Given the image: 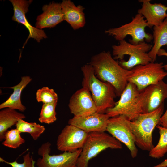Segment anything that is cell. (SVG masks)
<instances>
[{
	"label": "cell",
	"instance_id": "cell-1",
	"mask_svg": "<svg viewBox=\"0 0 167 167\" xmlns=\"http://www.w3.org/2000/svg\"><path fill=\"white\" fill-rule=\"evenodd\" d=\"M89 64L93 67L96 76L112 85L116 96L120 97L128 83L131 70L122 67L109 52L103 51L93 56Z\"/></svg>",
	"mask_w": 167,
	"mask_h": 167
},
{
	"label": "cell",
	"instance_id": "cell-2",
	"mask_svg": "<svg viewBox=\"0 0 167 167\" xmlns=\"http://www.w3.org/2000/svg\"><path fill=\"white\" fill-rule=\"evenodd\" d=\"M81 69L83 75L82 86L86 87L90 92L96 107V112L105 113L108 109L115 105L114 99L117 96L114 88L109 83L99 79L89 63L83 66Z\"/></svg>",
	"mask_w": 167,
	"mask_h": 167
},
{
	"label": "cell",
	"instance_id": "cell-3",
	"mask_svg": "<svg viewBox=\"0 0 167 167\" xmlns=\"http://www.w3.org/2000/svg\"><path fill=\"white\" fill-rule=\"evenodd\" d=\"M163 104L156 110L149 113H141L130 122V126L135 139V145L143 151H151L154 147L152 133L159 125L164 110Z\"/></svg>",
	"mask_w": 167,
	"mask_h": 167
},
{
	"label": "cell",
	"instance_id": "cell-4",
	"mask_svg": "<svg viewBox=\"0 0 167 167\" xmlns=\"http://www.w3.org/2000/svg\"><path fill=\"white\" fill-rule=\"evenodd\" d=\"M152 45L146 42L133 45L125 40L119 41L117 45L112 46V55L120 65L127 70H130L139 65H144L152 62L148 54Z\"/></svg>",
	"mask_w": 167,
	"mask_h": 167
},
{
	"label": "cell",
	"instance_id": "cell-5",
	"mask_svg": "<svg viewBox=\"0 0 167 167\" xmlns=\"http://www.w3.org/2000/svg\"><path fill=\"white\" fill-rule=\"evenodd\" d=\"M108 148L120 149L122 145L119 141L105 132L88 133L77 160V166L88 167L90 160Z\"/></svg>",
	"mask_w": 167,
	"mask_h": 167
},
{
	"label": "cell",
	"instance_id": "cell-6",
	"mask_svg": "<svg viewBox=\"0 0 167 167\" xmlns=\"http://www.w3.org/2000/svg\"><path fill=\"white\" fill-rule=\"evenodd\" d=\"M140 92L134 84L128 82L119 100L105 113L110 118L122 115L130 121L134 120L141 113L139 104Z\"/></svg>",
	"mask_w": 167,
	"mask_h": 167
},
{
	"label": "cell",
	"instance_id": "cell-7",
	"mask_svg": "<svg viewBox=\"0 0 167 167\" xmlns=\"http://www.w3.org/2000/svg\"><path fill=\"white\" fill-rule=\"evenodd\" d=\"M148 25L144 17L137 13L130 22L118 27L109 28L105 30V33L113 36L119 41L125 40L127 35H130L132 39L129 40V43L137 45L143 42H149L153 40L152 35L145 31Z\"/></svg>",
	"mask_w": 167,
	"mask_h": 167
},
{
	"label": "cell",
	"instance_id": "cell-8",
	"mask_svg": "<svg viewBox=\"0 0 167 167\" xmlns=\"http://www.w3.org/2000/svg\"><path fill=\"white\" fill-rule=\"evenodd\" d=\"M131 70L128 82L134 84L140 91L150 85L157 84L167 76L162 62H150L137 66Z\"/></svg>",
	"mask_w": 167,
	"mask_h": 167
},
{
	"label": "cell",
	"instance_id": "cell-9",
	"mask_svg": "<svg viewBox=\"0 0 167 167\" xmlns=\"http://www.w3.org/2000/svg\"><path fill=\"white\" fill-rule=\"evenodd\" d=\"M51 143L47 142L39 148L38 154L41 158L36 162L37 167H78L77 162L82 148L73 152H64L60 154L51 155Z\"/></svg>",
	"mask_w": 167,
	"mask_h": 167
},
{
	"label": "cell",
	"instance_id": "cell-10",
	"mask_svg": "<svg viewBox=\"0 0 167 167\" xmlns=\"http://www.w3.org/2000/svg\"><path fill=\"white\" fill-rule=\"evenodd\" d=\"M131 121L122 115L109 118L106 131L128 148L133 158L136 157L138 150L135 139L130 126Z\"/></svg>",
	"mask_w": 167,
	"mask_h": 167
},
{
	"label": "cell",
	"instance_id": "cell-11",
	"mask_svg": "<svg viewBox=\"0 0 167 167\" xmlns=\"http://www.w3.org/2000/svg\"><path fill=\"white\" fill-rule=\"evenodd\" d=\"M167 98V84L162 80L141 91L139 103L141 113H149L158 109Z\"/></svg>",
	"mask_w": 167,
	"mask_h": 167
},
{
	"label": "cell",
	"instance_id": "cell-12",
	"mask_svg": "<svg viewBox=\"0 0 167 167\" xmlns=\"http://www.w3.org/2000/svg\"><path fill=\"white\" fill-rule=\"evenodd\" d=\"M88 134L76 126L68 124L58 137L57 148L62 152H71L82 148Z\"/></svg>",
	"mask_w": 167,
	"mask_h": 167
},
{
	"label": "cell",
	"instance_id": "cell-13",
	"mask_svg": "<svg viewBox=\"0 0 167 167\" xmlns=\"http://www.w3.org/2000/svg\"><path fill=\"white\" fill-rule=\"evenodd\" d=\"M9 1L12 3L13 7L14 14L12 18V20L24 25L29 32L23 48L30 38H33L39 42L41 40L47 37L44 30L32 26L26 17L25 14L28 11V7L32 0H10Z\"/></svg>",
	"mask_w": 167,
	"mask_h": 167
},
{
	"label": "cell",
	"instance_id": "cell-14",
	"mask_svg": "<svg viewBox=\"0 0 167 167\" xmlns=\"http://www.w3.org/2000/svg\"><path fill=\"white\" fill-rule=\"evenodd\" d=\"M68 107L71 113L75 116H85L97 111L90 92L86 87L84 86L71 96Z\"/></svg>",
	"mask_w": 167,
	"mask_h": 167
},
{
	"label": "cell",
	"instance_id": "cell-15",
	"mask_svg": "<svg viewBox=\"0 0 167 167\" xmlns=\"http://www.w3.org/2000/svg\"><path fill=\"white\" fill-rule=\"evenodd\" d=\"M110 118L106 114L96 112L84 116H74L68 121L69 125L76 126L88 133L106 131Z\"/></svg>",
	"mask_w": 167,
	"mask_h": 167
},
{
	"label": "cell",
	"instance_id": "cell-16",
	"mask_svg": "<svg viewBox=\"0 0 167 167\" xmlns=\"http://www.w3.org/2000/svg\"><path fill=\"white\" fill-rule=\"evenodd\" d=\"M141 7L138 13L146 19L148 27L152 28L161 24L167 18V6L161 3H152L149 0H141Z\"/></svg>",
	"mask_w": 167,
	"mask_h": 167
},
{
	"label": "cell",
	"instance_id": "cell-17",
	"mask_svg": "<svg viewBox=\"0 0 167 167\" xmlns=\"http://www.w3.org/2000/svg\"><path fill=\"white\" fill-rule=\"evenodd\" d=\"M43 12L36 18L35 25L39 29L55 27L64 21L61 3L53 2L43 6Z\"/></svg>",
	"mask_w": 167,
	"mask_h": 167
},
{
	"label": "cell",
	"instance_id": "cell-18",
	"mask_svg": "<svg viewBox=\"0 0 167 167\" xmlns=\"http://www.w3.org/2000/svg\"><path fill=\"white\" fill-rule=\"evenodd\" d=\"M64 20L76 30L84 27L86 23L84 8L76 6L70 0H63L61 3Z\"/></svg>",
	"mask_w": 167,
	"mask_h": 167
},
{
	"label": "cell",
	"instance_id": "cell-19",
	"mask_svg": "<svg viewBox=\"0 0 167 167\" xmlns=\"http://www.w3.org/2000/svg\"><path fill=\"white\" fill-rule=\"evenodd\" d=\"M32 80V78L28 76H22L18 84L10 88L13 89V92L6 101L0 105V109L8 108L24 112L26 108L22 103L21 94L23 90Z\"/></svg>",
	"mask_w": 167,
	"mask_h": 167
},
{
	"label": "cell",
	"instance_id": "cell-20",
	"mask_svg": "<svg viewBox=\"0 0 167 167\" xmlns=\"http://www.w3.org/2000/svg\"><path fill=\"white\" fill-rule=\"evenodd\" d=\"M153 45L148 54L154 62L157 54L161 47L167 45V18L160 25L153 27Z\"/></svg>",
	"mask_w": 167,
	"mask_h": 167
},
{
	"label": "cell",
	"instance_id": "cell-21",
	"mask_svg": "<svg viewBox=\"0 0 167 167\" xmlns=\"http://www.w3.org/2000/svg\"><path fill=\"white\" fill-rule=\"evenodd\" d=\"M26 118L23 114L15 109L6 108L0 111V141L4 139V136L8 128L16 125L20 119Z\"/></svg>",
	"mask_w": 167,
	"mask_h": 167
},
{
	"label": "cell",
	"instance_id": "cell-22",
	"mask_svg": "<svg viewBox=\"0 0 167 167\" xmlns=\"http://www.w3.org/2000/svg\"><path fill=\"white\" fill-rule=\"evenodd\" d=\"M156 127L159 131V141L156 146L149 152V155L153 158L159 159L167 152V128L159 125Z\"/></svg>",
	"mask_w": 167,
	"mask_h": 167
},
{
	"label": "cell",
	"instance_id": "cell-23",
	"mask_svg": "<svg viewBox=\"0 0 167 167\" xmlns=\"http://www.w3.org/2000/svg\"><path fill=\"white\" fill-rule=\"evenodd\" d=\"M15 125L16 128L21 133H29L35 140L38 139L45 130V127L43 125L35 122H28L23 119H19Z\"/></svg>",
	"mask_w": 167,
	"mask_h": 167
},
{
	"label": "cell",
	"instance_id": "cell-24",
	"mask_svg": "<svg viewBox=\"0 0 167 167\" xmlns=\"http://www.w3.org/2000/svg\"><path fill=\"white\" fill-rule=\"evenodd\" d=\"M58 101L52 103L43 104L41 111L39 121L42 123L50 124L57 120L55 108Z\"/></svg>",
	"mask_w": 167,
	"mask_h": 167
},
{
	"label": "cell",
	"instance_id": "cell-25",
	"mask_svg": "<svg viewBox=\"0 0 167 167\" xmlns=\"http://www.w3.org/2000/svg\"><path fill=\"white\" fill-rule=\"evenodd\" d=\"M21 133L16 128L8 130L4 136L5 140L2 143L4 146L13 149L19 147L25 142L21 137Z\"/></svg>",
	"mask_w": 167,
	"mask_h": 167
},
{
	"label": "cell",
	"instance_id": "cell-26",
	"mask_svg": "<svg viewBox=\"0 0 167 167\" xmlns=\"http://www.w3.org/2000/svg\"><path fill=\"white\" fill-rule=\"evenodd\" d=\"M36 99L38 102L43 104L52 103L58 101L57 94L53 89L44 87L37 90L36 92Z\"/></svg>",
	"mask_w": 167,
	"mask_h": 167
},
{
	"label": "cell",
	"instance_id": "cell-27",
	"mask_svg": "<svg viewBox=\"0 0 167 167\" xmlns=\"http://www.w3.org/2000/svg\"><path fill=\"white\" fill-rule=\"evenodd\" d=\"M23 159L24 161L21 163H18L16 160L12 162H8L1 157H0V161L9 165L12 167H33L35 161L33 160L29 152L23 156Z\"/></svg>",
	"mask_w": 167,
	"mask_h": 167
},
{
	"label": "cell",
	"instance_id": "cell-28",
	"mask_svg": "<svg viewBox=\"0 0 167 167\" xmlns=\"http://www.w3.org/2000/svg\"><path fill=\"white\" fill-rule=\"evenodd\" d=\"M159 125L165 128H167V109L164 114L161 117Z\"/></svg>",
	"mask_w": 167,
	"mask_h": 167
},
{
	"label": "cell",
	"instance_id": "cell-29",
	"mask_svg": "<svg viewBox=\"0 0 167 167\" xmlns=\"http://www.w3.org/2000/svg\"><path fill=\"white\" fill-rule=\"evenodd\" d=\"M157 55L160 56H165L167 57V52L165 49H160L157 54ZM163 67L165 70L167 71V64L163 65Z\"/></svg>",
	"mask_w": 167,
	"mask_h": 167
},
{
	"label": "cell",
	"instance_id": "cell-30",
	"mask_svg": "<svg viewBox=\"0 0 167 167\" xmlns=\"http://www.w3.org/2000/svg\"><path fill=\"white\" fill-rule=\"evenodd\" d=\"M167 167V158L165 159L161 163L158 165L153 167Z\"/></svg>",
	"mask_w": 167,
	"mask_h": 167
},
{
	"label": "cell",
	"instance_id": "cell-31",
	"mask_svg": "<svg viewBox=\"0 0 167 167\" xmlns=\"http://www.w3.org/2000/svg\"><path fill=\"white\" fill-rule=\"evenodd\" d=\"M36 163V161L34 162V164H33V167H35V163Z\"/></svg>",
	"mask_w": 167,
	"mask_h": 167
}]
</instances>
